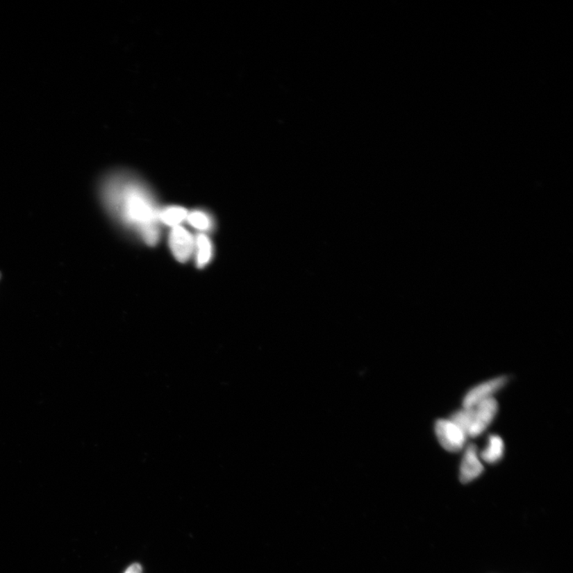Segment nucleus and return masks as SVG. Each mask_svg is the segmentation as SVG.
<instances>
[{"instance_id": "1", "label": "nucleus", "mask_w": 573, "mask_h": 573, "mask_svg": "<svg viewBox=\"0 0 573 573\" xmlns=\"http://www.w3.org/2000/svg\"><path fill=\"white\" fill-rule=\"evenodd\" d=\"M101 197L107 209L140 233L151 247L159 242L160 210L140 180L127 173H117L103 183Z\"/></svg>"}, {"instance_id": "2", "label": "nucleus", "mask_w": 573, "mask_h": 573, "mask_svg": "<svg viewBox=\"0 0 573 573\" xmlns=\"http://www.w3.org/2000/svg\"><path fill=\"white\" fill-rule=\"evenodd\" d=\"M498 411V402L491 397L472 408H463L451 417V422L457 425L463 433L476 438L488 429Z\"/></svg>"}, {"instance_id": "3", "label": "nucleus", "mask_w": 573, "mask_h": 573, "mask_svg": "<svg viewBox=\"0 0 573 573\" xmlns=\"http://www.w3.org/2000/svg\"><path fill=\"white\" fill-rule=\"evenodd\" d=\"M436 436L442 447L450 452H457L463 449L467 435L450 420H438L435 422Z\"/></svg>"}, {"instance_id": "4", "label": "nucleus", "mask_w": 573, "mask_h": 573, "mask_svg": "<svg viewBox=\"0 0 573 573\" xmlns=\"http://www.w3.org/2000/svg\"><path fill=\"white\" fill-rule=\"evenodd\" d=\"M169 245L174 258L185 263L193 254L195 241L188 229L178 226L172 229L169 235Z\"/></svg>"}, {"instance_id": "5", "label": "nucleus", "mask_w": 573, "mask_h": 573, "mask_svg": "<svg viewBox=\"0 0 573 573\" xmlns=\"http://www.w3.org/2000/svg\"><path fill=\"white\" fill-rule=\"evenodd\" d=\"M507 381H508L507 376H503L474 387L467 392L463 399V408H472L479 402L491 397V395L504 387Z\"/></svg>"}, {"instance_id": "6", "label": "nucleus", "mask_w": 573, "mask_h": 573, "mask_svg": "<svg viewBox=\"0 0 573 573\" xmlns=\"http://www.w3.org/2000/svg\"><path fill=\"white\" fill-rule=\"evenodd\" d=\"M483 472V466L477 456V447L470 445L467 447L460 467V480L463 483H470Z\"/></svg>"}, {"instance_id": "7", "label": "nucleus", "mask_w": 573, "mask_h": 573, "mask_svg": "<svg viewBox=\"0 0 573 573\" xmlns=\"http://www.w3.org/2000/svg\"><path fill=\"white\" fill-rule=\"evenodd\" d=\"M196 264L201 269L210 263L213 256V244L210 239L204 233H200L195 239Z\"/></svg>"}, {"instance_id": "8", "label": "nucleus", "mask_w": 573, "mask_h": 573, "mask_svg": "<svg viewBox=\"0 0 573 573\" xmlns=\"http://www.w3.org/2000/svg\"><path fill=\"white\" fill-rule=\"evenodd\" d=\"M504 443L500 436L491 435L488 440L487 449L481 453L483 460L488 463L499 461L504 456Z\"/></svg>"}, {"instance_id": "9", "label": "nucleus", "mask_w": 573, "mask_h": 573, "mask_svg": "<svg viewBox=\"0 0 573 573\" xmlns=\"http://www.w3.org/2000/svg\"><path fill=\"white\" fill-rule=\"evenodd\" d=\"M188 212L180 206H169L160 210L159 220L165 225L176 227L187 219Z\"/></svg>"}, {"instance_id": "10", "label": "nucleus", "mask_w": 573, "mask_h": 573, "mask_svg": "<svg viewBox=\"0 0 573 573\" xmlns=\"http://www.w3.org/2000/svg\"><path fill=\"white\" fill-rule=\"evenodd\" d=\"M187 219L191 226L201 231H209L213 226V221L210 215L201 210L188 213Z\"/></svg>"}, {"instance_id": "11", "label": "nucleus", "mask_w": 573, "mask_h": 573, "mask_svg": "<svg viewBox=\"0 0 573 573\" xmlns=\"http://www.w3.org/2000/svg\"><path fill=\"white\" fill-rule=\"evenodd\" d=\"M125 573H141V566L138 564H134L129 567Z\"/></svg>"}, {"instance_id": "12", "label": "nucleus", "mask_w": 573, "mask_h": 573, "mask_svg": "<svg viewBox=\"0 0 573 573\" xmlns=\"http://www.w3.org/2000/svg\"><path fill=\"white\" fill-rule=\"evenodd\" d=\"M0 277H1V274H0Z\"/></svg>"}]
</instances>
